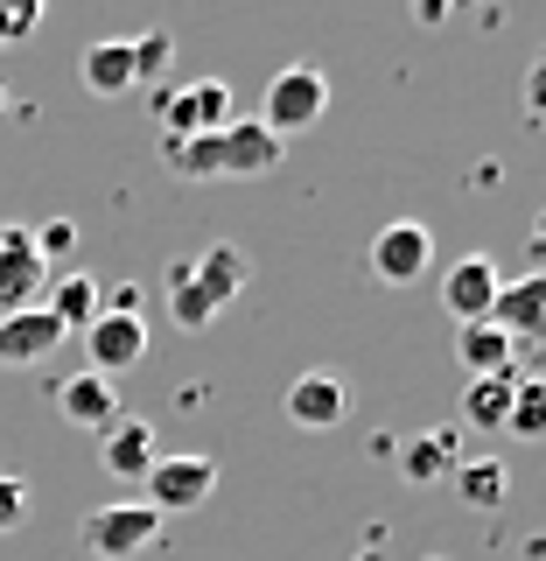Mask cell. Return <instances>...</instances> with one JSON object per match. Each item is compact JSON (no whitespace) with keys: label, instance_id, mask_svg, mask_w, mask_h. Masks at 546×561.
I'll use <instances>...</instances> for the list:
<instances>
[{"label":"cell","instance_id":"6da1fadb","mask_svg":"<svg viewBox=\"0 0 546 561\" xmlns=\"http://www.w3.org/2000/svg\"><path fill=\"white\" fill-rule=\"evenodd\" d=\"M323 113H329V78H323V70H315V64H280L267 78V99H259L253 119L274 140H288V134L323 127Z\"/></svg>","mask_w":546,"mask_h":561},{"label":"cell","instance_id":"7a4b0ae2","mask_svg":"<svg viewBox=\"0 0 546 561\" xmlns=\"http://www.w3.org/2000/svg\"><path fill=\"white\" fill-rule=\"evenodd\" d=\"M78 540H84L92 561H133V554H148L154 540H162V513L140 505V499H113V505H98V513H84Z\"/></svg>","mask_w":546,"mask_h":561},{"label":"cell","instance_id":"3957f363","mask_svg":"<svg viewBox=\"0 0 546 561\" xmlns=\"http://www.w3.org/2000/svg\"><path fill=\"white\" fill-rule=\"evenodd\" d=\"M162 113V140H197V134H218L232 127V84L224 78H197V84H175V92L154 105Z\"/></svg>","mask_w":546,"mask_h":561},{"label":"cell","instance_id":"277c9868","mask_svg":"<svg viewBox=\"0 0 546 561\" xmlns=\"http://www.w3.org/2000/svg\"><path fill=\"white\" fill-rule=\"evenodd\" d=\"M148 499L140 505H154V513H204L210 505V491H218V463H210V456H154V470L148 478Z\"/></svg>","mask_w":546,"mask_h":561},{"label":"cell","instance_id":"5b68a950","mask_svg":"<svg viewBox=\"0 0 546 561\" xmlns=\"http://www.w3.org/2000/svg\"><path fill=\"white\" fill-rule=\"evenodd\" d=\"M280 162H288V140H274L259 119L218 127V183H267Z\"/></svg>","mask_w":546,"mask_h":561},{"label":"cell","instance_id":"8992f818","mask_svg":"<svg viewBox=\"0 0 546 561\" xmlns=\"http://www.w3.org/2000/svg\"><path fill=\"white\" fill-rule=\"evenodd\" d=\"M428 267H434V232H428V225H420V218L379 225V239H372V274L385 280V288H414Z\"/></svg>","mask_w":546,"mask_h":561},{"label":"cell","instance_id":"52a82bcc","mask_svg":"<svg viewBox=\"0 0 546 561\" xmlns=\"http://www.w3.org/2000/svg\"><path fill=\"white\" fill-rule=\"evenodd\" d=\"M28 232L35 225H0V316L35 309L43 288H49V267H43V253H35Z\"/></svg>","mask_w":546,"mask_h":561},{"label":"cell","instance_id":"ba28073f","mask_svg":"<svg viewBox=\"0 0 546 561\" xmlns=\"http://www.w3.org/2000/svg\"><path fill=\"white\" fill-rule=\"evenodd\" d=\"M84 351H92L84 373L119 379V373H133V365L148 358V323H140V316H119V309H98L92 330H84Z\"/></svg>","mask_w":546,"mask_h":561},{"label":"cell","instance_id":"9c48e42d","mask_svg":"<svg viewBox=\"0 0 546 561\" xmlns=\"http://www.w3.org/2000/svg\"><path fill=\"white\" fill-rule=\"evenodd\" d=\"M498 288H504L498 260H490V253H463V260L449 267V280H442V309L455 316V323H490Z\"/></svg>","mask_w":546,"mask_h":561},{"label":"cell","instance_id":"30bf717a","mask_svg":"<svg viewBox=\"0 0 546 561\" xmlns=\"http://www.w3.org/2000/svg\"><path fill=\"white\" fill-rule=\"evenodd\" d=\"M57 414L70 421V428L105 435V428L119 421V379H98V373H70V379H57Z\"/></svg>","mask_w":546,"mask_h":561},{"label":"cell","instance_id":"8fae6325","mask_svg":"<svg viewBox=\"0 0 546 561\" xmlns=\"http://www.w3.org/2000/svg\"><path fill=\"white\" fill-rule=\"evenodd\" d=\"M189 280H197V295L210 309H232L245 295V280H253V260H245L232 239H218V245H204V253H189Z\"/></svg>","mask_w":546,"mask_h":561},{"label":"cell","instance_id":"7c38bea8","mask_svg":"<svg viewBox=\"0 0 546 561\" xmlns=\"http://www.w3.org/2000/svg\"><path fill=\"white\" fill-rule=\"evenodd\" d=\"M57 344H63V330L49 323V309H43V302L0 316V365H8V373H22V365H43Z\"/></svg>","mask_w":546,"mask_h":561},{"label":"cell","instance_id":"4fadbf2b","mask_svg":"<svg viewBox=\"0 0 546 561\" xmlns=\"http://www.w3.org/2000/svg\"><path fill=\"white\" fill-rule=\"evenodd\" d=\"M490 330H504L512 344H533L546 330V274H525V280H504L498 302H490Z\"/></svg>","mask_w":546,"mask_h":561},{"label":"cell","instance_id":"5bb4252c","mask_svg":"<svg viewBox=\"0 0 546 561\" xmlns=\"http://www.w3.org/2000/svg\"><path fill=\"white\" fill-rule=\"evenodd\" d=\"M350 414V386L337 373H302L288 386V421L294 428H337Z\"/></svg>","mask_w":546,"mask_h":561},{"label":"cell","instance_id":"9a60e30c","mask_svg":"<svg viewBox=\"0 0 546 561\" xmlns=\"http://www.w3.org/2000/svg\"><path fill=\"white\" fill-rule=\"evenodd\" d=\"M78 78H84V92H98V99H127V92H133V43H127V35L84 43Z\"/></svg>","mask_w":546,"mask_h":561},{"label":"cell","instance_id":"2e32d148","mask_svg":"<svg viewBox=\"0 0 546 561\" xmlns=\"http://www.w3.org/2000/svg\"><path fill=\"white\" fill-rule=\"evenodd\" d=\"M43 309H49V323L63 330V337H84V330H92V316L105 309L98 302V280L92 274H57L43 288Z\"/></svg>","mask_w":546,"mask_h":561},{"label":"cell","instance_id":"e0dca14e","mask_svg":"<svg viewBox=\"0 0 546 561\" xmlns=\"http://www.w3.org/2000/svg\"><path fill=\"white\" fill-rule=\"evenodd\" d=\"M154 456H162V443H154V421L119 414L113 428H105V470H113V478H148Z\"/></svg>","mask_w":546,"mask_h":561},{"label":"cell","instance_id":"ac0fdd59","mask_svg":"<svg viewBox=\"0 0 546 561\" xmlns=\"http://www.w3.org/2000/svg\"><path fill=\"white\" fill-rule=\"evenodd\" d=\"M455 428H428V435H414V443H399L393 449V463H399V478L407 484H434V478H449L455 470Z\"/></svg>","mask_w":546,"mask_h":561},{"label":"cell","instance_id":"d6986e66","mask_svg":"<svg viewBox=\"0 0 546 561\" xmlns=\"http://www.w3.org/2000/svg\"><path fill=\"white\" fill-rule=\"evenodd\" d=\"M455 358H463V373L469 379H490V373H519V344L504 337V330H490V323H463L455 330Z\"/></svg>","mask_w":546,"mask_h":561},{"label":"cell","instance_id":"ffe728a7","mask_svg":"<svg viewBox=\"0 0 546 561\" xmlns=\"http://www.w3.org/2000/svg\"><path fill=\"white\" fill-rule=\"evenodd\" d=\"M162 302H169V323H175V330H210V323H218V309H210L204 295H197V280H189V260H169Z\"/></svg>","mask_w":546,"mask_h":561},{"label":"cell","instance_id":"44dd1931","mask_svg":"<svg viewBox=\"0 0 546 561\" xmlns=\"http://www.w3.org/2000/svg\"><path fill=\"white\" fill-rule=\"evenodd\" d=\"M455 491H463V505H477V513H490V505H504V491H512V478H504L498 456H477V463H455L449 470Z\"/></svg>","mask_w":546,"mask_h":561},{"label":"cell","instance_id":"7402d4cb","mask_svg":"<svg viewBox=\"0 0 546 561\" xmlns=\"http://www.w3.org/2000/svg\"><path fill=\"white\" fill-rule=\"evenodd\" d=\"M512 386H519V373L469 379V393H463V414L477 421V428H504V414H512Z\"/></svg>","mask_w":546,"mask_h":561},{"label":"cell","instance_id":"603a6c76","mask_svg":"<svg viewBox=\"0 0 546 561\" xmlns=\"http://www.w3.org/2000/svg\"><path fill=\"white\" fill-rule=\"evenodd\" d=\"M504 428H512L519 443H539V435H546V379H519L512 386V414H504Z\"/></svg>","mask_w":546,"mask_h":561},{"label":"cell","instance_id":"cb8c5ba5","mask_svg":"<svg viewBox=\"0 0 546 561\" xmlns=\"http://www.w3.org/2000/svg\"><path fill=\"white\" fill-rule=\"evenodd\" d=\"M133 43V84H154L162 70L175 64V35L169 28H148V35H127Z\"/></svg>","mask_w":546,"mask_h":561},{"label":"cell","instance_id":"d4e9b609","mask_svg":"<svg viewBox=\"0 0 546 561\" xmlns=\"http://www.w3.org/2000/svg\"><path fill=\"white\" fill-rule=\"evenodd\" d=\"M35 28H43V0H0V49L28 43Z\"/></svg>","mask_w":546,"mask_h":561},{"label":"cell","instance_id":"484cf974","mask_svg":"<svg viewBox=\"0 0 546 561\" xmlns=\"http://www.w3.org/2000/svg\"><path fill=\"white\" fill-rule=\"evenodd\" d=\"M28 239H35V253H43V267H49V260H63L70 245H78V225H70V218H49L43 232H28Z\"/></svg>","mask_w":546,"mask_h":561},{"label":"cell","instance_id":"4316f807","mask_svg":"<svg viewBox=\"0 0 546 561\" xmlns=\"http://www.w3.org/2000/svg\"><path fill=\"white\" fill-rule=\"evenodd\" d=\"M22 513H28V484L14 478V470H0V534L22 526Z\"/></svg>","mask_w":546,"mask_h":561},{"label":"cell","instance_id":"83f0119b","mask_svg":"<svg viewBox=\"0 0 546 561\" xmlns=\"http://www.w3.org/2000/svg\"><path fill=\"white\" fill-rule=\"evenodd\" d=\"M525 119H546V57L525 70Z\"/></svg>","mask_w":546,"mask_h":561},{"label":"cell","instance_id":"f1b7e54d","mask_svg":"<svg viewBox=\"0 0 546 561\" xmlns=\"http://www.w3.org/2000/svg\"><path fill=\"white\" fill-rule=\"evenodd\" d=\"M0 113H8V84H0Z\"/></svg>","mask_w":546,"mask_h":561},{"label":"cell","instance_id":"f546056e","mask_svg":"<svg viewBox=\"0 0 546 561\" xmlns=\"http://www.w3.org/2000/svg\"><path fill=\"white\" fill-rule=\"evenodd\" d=\"M358 561H379V554H358Z\"/></svg>","mask_w":546,"mask_h":561},{"label":"cell","instance_id":"4dcf8cb0","mask_svg":"<svg viewBox=\"0 0 546 561\" xmlns=\"http://www.w3.org/2000/svg\"><path fill=\"white\" fill-rule=\"evenodd\" d=\"M428 561H449V554H428Z\"/></svg>","mask_w":546,"mask_h":561}]
</instances>
